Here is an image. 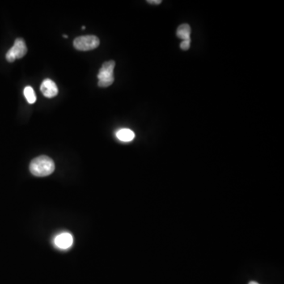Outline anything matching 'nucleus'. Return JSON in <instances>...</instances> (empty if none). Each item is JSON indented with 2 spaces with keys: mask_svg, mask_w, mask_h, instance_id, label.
I'll return each mask as SVG.
<instances>
[{
  "mask_svg": "<svg viewBox=\"0 0 284 284\" xmlns=\"http://www.w3.org/2000/svg\"><path fill=\"white\" fill-rule=\"evenodd\" d=\"M55 163L47 156H40L31 161L30 165V172L36 177H45L55 171Z\"/></svg>",
  "mask_w": 284,
  "mask_h": 284,
  "instance_id": "nucleus-1",
  "label": "nucleus"
},
{
  "mask_svg": "<svg viewBox=\"0 0 284 284\" xmlns=\"http://www.w3.org/2000/svg\"><path fill=\"white\" fill-rule=\"evenodd\" d=\"M86 29V26H82V30H85Z\"/></svg>",
  "mask_w": 284,
  "mask_h": 284,
  "instance_id": "nucleus-14",
  "label": "nucleus"
},
{
  "mask_svg": "<svg viewBox=\"0 0 284 284\" xmlns=\"http://www.w3.org/2000/svg\"><path fill=\"white\" fill-rule=\"evenodd\" d=\"M148 2H149V4L159 5L160 4L162 1L161 0H149Z\"/></svg>",
  "mask_w": 284,
  "mask_h": 284,
  "instance_id": "nucleus-11",
  "label": "nucleus"
},
{
  "mask_svg": "<svg viewBox=\"0 0 284 284\" xmlns=\"http://www.w3.org/2000/svg\"><path fill=\"white\" fill-rule=\"evenodd\" d=\"M63 37L64 38H68V36H66V35H63Z\"/></svg>",
  "mask_w": 284,
  "mask_h": 284,
  "instance_id": "nucleus-13",
  "label": "nucleus"
},
{
  "mask_svg": "<svg viewBox=\"0 0 284 284\" xmlns=\"http://www.w3.org/2000/svg\"><path fill=\"white\" fill-rule=\"evenodd\" d=\"M99 45V38L94 35L79 36L74 40V48L78 51H83V52L95 49Z\"/></svg>",
  "mask_w": 284,
  "mask_h": 284,
  "instance_id": "nucleus-3",
  "label": "nucleus"
},
{
  "mask_svg": "<svg viewBox=\"0 0 284 284\" xmlns=\"http://www.w3.org/2000/svg\"><path fill=\"white\" fill-rule=\"evenodd\" d=\"M249 284H259L258 283L254 282V281H251V282L249 283Z\"/></svg>",
  "mask_w": 284,
  "mask_h": 284,
  "instance_id": "nucleus-12",
  "label": "nucleus"
},
{
  "mask_svg": "<svg viewBox=\"0 0 284 284\" xmlns=\"http://www.w3.org/2000/svg\"><path fill=\"white\" fill-rule=\"evenodd\" d=\"M115 66H116V63L114 62L113 60L107 61L102 65L97 75L98 79H99V82H98L99 87H108L113 84L114 80H115L114 78Z\"/></svg>",
  "mask_w": 284,
  "mask_h": 284,
  "instance_id": "nucleus-2",
  "label": "nucleus"
},
{
  "mask_svg": "<svg viewBox=\"0 0 284 284\" xmlns=\"http://www.w3.org/2000/svg\"><path fill=\"white\" fill-rule=\"evenodd\" d=\"M40 91L47 98H53L57 95L59 93L58 87L52 80L47 78L44 79L40 86Z\"/></svg>",
  "mask_w": 284,
  "mask_h": 284,
  "instance_id": "nucleus-5",
  "label": "nucleus"
},
{
  "mask_svg": "<svg viewBox=\"0 0 284 284\" xmlns=\"http://www.w3.org/2000/svg\"><path fill=\"white\" fill-rule=\"evenodd\" d=\"M24 95L26 100L30 104L35 103L36 100V95L33 89L31 86H26L24 90Z\"/></svg>",
  "mask_w": 284,
  "mask_h": 284,
  "instance_id": "nucleus-9",
  "label": "nucleus"
},
{
  "mask_svg": "<svg viewBox=\"0 0 284 284\" xmlns=\"http://www.w3.org/2000/svg\"><path fill=\"white\" fill-rule=\"evenodd\" d=\"M190 39H189V40H183V41L182 42L181 44H180V48H181L182 49L184 50V51H187V50L189 49V47H190Z\"/></svg>",
  "mask_w": 284,
  "mask_h": 284,
  "instance_id": "nucleus-10",
  "label": "nucleus"
},
{
  "mask_svg": "<svg viewBox=\"0 0 284 284\" xmlns=\"http://www.w3.org/2000/svg\"><path fill=\"white\" fill-rule=\"evenodd\" d=\"M190 26L187 24H183L179 26L177 30V36L183 40L190 39Z\"/></svg>",
  "mask_w": 284,
  "mask_h": 284,
  "instance_id": "nucleus-8",
  "label": "nucleus"
},
{
  "mask_svg": "<svg viewBox=\"0 0 284 284\" xmlns=\"http://www.w3.org/2000/svg\"><path fill=\"white\" fill-rule=\"evenodd\" d=\"M27 47H26V42L22 38H18L14 41L12 48L6 52V59L8 62L13 63L17 59H22L26 56L27 53Z\"/></svg>",
  "mask_w": 284,
  "mask_h": 284,
  "instance_id": "nucleus-4",
  "label": "nucleus"
},
{
  "mask_svg": "<svg viewBox=\"0 0 284 284\" xmlns=\"http://www.w3.org/2000/svg\"><path fill=\"white\" fill-rule=\"evenodd\" d=\"M116 135L118 139L123 142H129V141H133L135 137V133H133L131 129H126V128L119 129L116 132Z\"/></svg>",
  "mask_w": 284,
  "mask_h": 284,
  "instance_id": "nucleus-7",
  "label": "nucleus"
},
{
  "mask_svg": "<svg viewBox=\"0 0 284 284\" xmlns=\"http://www.w3.org/2000/svg\"><path fill=\"white\" fill-rule=\"evenodd\" d=\"M73 236L67 232L61 233L54 239V243L56 247L61 250H67L73 245Z\"/></svg>",
  "mask_w": 284,
  "mask_h": 284,
  "instance_id": "nucleus-6",
  "label": "nucleus"
}]
</instances>
